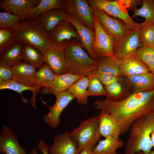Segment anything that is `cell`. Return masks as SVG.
I'll return each instance as SVG.
<instances>
[{"label": "cell", "mask_w": 154, "mask_h": 154, "mask_svg": "<svg viewBox=\"0 0 154 154\" xmlns=\"http://www.w3.org/2000/svg\"><path fill=\"white\" fill-rule=\"evenodd\" d=\"M93 106L113 115L120 125L121 134H123L129 130L135 120L154 112V90L133 93L119 102L107 98L97 100L94 103Z\"/></svg>", "instance_id": "obj_1"}, {"label": "cell", "mask_w": 154, "mask_h": 154, "mask_svg": "<svg viewBox=\"0 0 154 154\" xmlns=\"http://www.w3.org/2000/svg\"><path fill=\"white\" fill-rule=\"evenodd\" d=\"M130 129L125 145V154H136L140 151L145 154L150 153L152 148L150 137L154 130V112L135 120Z\"/></svg>", "instance_id": "obj_2"}, {"label": "cell", "mask_w": 154, "mask_h": 154, "mask_svg": "<svg viewBox=\"0 0 154 154\" xmlns=\"http://www.w3.org/2000/svg\"><path fill=\"white\" fill-rule=\"evenodd\" d=\"M13 29L19 42L35 47L43 54L53 43L49 33L37 20H21Z\"/></svg>", "instance_id": "obj_3"}, {"label": "cell", "mask_w": 154, "mask_h": 154, "mask_svg": "<svg viewBox=\"0 0 154 154\" xmlns=\"http://www.w3.org/2000/svg\"><path fill=\"white\" fill-rule=\"evenodd\" d=\"M64 53L68 64L67 73L87 76L97 68L99 60L89 56L83 49L81 42L76 39L66 41Z\"/></svg>", "instance_id": "obj_4"}, {"label": "cell", "mask_w": 154, "mask_h": 154, "mask_svg": "<svg viewBox=\"0 0 154 154\" xmlns=\"http://www.w3.org/2000/svg\"><path fill=\"white\" fill-rule=\"evenodd\" d=\"M98 116L82 121L80 125L70 132L71 138L75 141L80 152L84 149L93 151L100 141Z\"/></svg>", "instance_id": "obj_5"}, {"label": "cell", "mask_w": 154, "mask_h": 154, "mask_svg": "<svg viewBox=\"0 0 154 154\" xmlns=\"http://www.w3.org/2000/svg\"><path fill=\"white\" fill-rule=\"evenodd\" d=\"M92 9L103 30L114 39V44L122 42L130 32L129 27L122 20L110 17L101 9Z\"/></svg>", "instance_id": "obj_6"}, {"label": "cell", "mask_w": 154, "mask_h": 154, "mask_svg": "<svg viewBox=\"0 0 154 154\" xmlns=\"http://www.w3.org/2000/svg\"><path fill=\"white\" fill-rule=\"evenodd\" d=\"M92 8H98L108 15L117 18L125 22L131 31L139 28V23L135 22L130 16L128 11L120 5L119 1L108 0H88Z\"/></svg>", "instance_id": "obj_7"}, {"label": "cell", "mask_w": 154, "mask_h": 154, "mask_svg": "<svg viewBox=\"0 0 154 154\" xmlns=\"http://www.w3.org/2000/svg\"><path fill=\"white\" fill-rule=\"evenodd\" d=\"M76 18L82 25L95 31L94 13L86 0H66L62 8Z\"/></svg>", "instance_id": "obj_8"}, {"label": "cell", "mask_w": 154, "mask_h": 154, "mask_svg": "<svg viewBox=\"0 0 154 154\" xmlns=\"http://www.w3.org/2000/svg\"><path fill=\"white\" fill-rule=\"evenodd\" d=\"M66 41L53 43L43 54L45 64H48L56 75L68 72V64L64 53Z\"/></svg>", "instance_id": "obj_9"}, {"label": "cell", "mask_w": 154, "mask_h": 154, "mask_svg": "<svg viewBox=\"0 0 154 154\" xmlns=\"http://www.w3.org/2000/svg\"><path fill=\"white\" fill-rule=\"evenodd\" d=\"M94 19L95 36L91 47L93 53L99 59L106 57L115 58L113 51L114 39L104 31L94 14Z\"/></svg>", "instance_id": "obj_10"}, {"label": "cell", "mask_w": 154, "mask_h": 154, "mask_svg": "<svg viewBox=\"0 0 154 154\" xmlns=\"http://www.w3.org/2000/svg\"><path fill=\"white\" fill-rule=\"evenodd\" d=\"M54 95L56 98V102L52 106L48 107L49 112L43 116V119L49 126L55 129L60 123V116L62 112L75 98L67 90Z\"/></svg>", "instance_id": "obj_11"}, {"label": "cell", "mask_w": 154, "mask_h": 154, "mask_svg": "<svg viewBox=\"0 0 154 154\" xmlns=\"http://www.w3.org/2000/svg\"><path fill=\"white\" fill-rule=\"evenodd\" d=\"M139 28L131 31L122 42L114 44L113 51L116 57L122 60L134 55L138 48L143 46L140 39Z\"/></svg>", "instance_id": "obj_12"}, {"label": "cell", "mask_w": 154, "mask_h": 154, "mask_svg": "<svg viewBox=\"0 0 154 154\" xmlns=\"http://www.w3.org/2000/svg\"><path fill=\"white\" fill-rule=\"evenodd\" d=\"M13 129L3 125L0 131V152L5 154H28L20 145Z\"/></svg>", "instance_id": "obj_13"}, {"label": "cell", "mask_w": 154, "mask_h": 154, "mask_svg": "<svg viewBox=\"0 0 154 154\" xmlns=\"http://www.w3.org/2000/svg\"><path fill=\"white\" fill-rule=\"evenodd\" d=\"M38 0H3L0 7L7 13L18 17L21 20L28 19L31 10L38 5Z\"/></svg>", "instance_id": "obj_14"}, {"label": "cell", "mask_w": 154, "mask_h": 154, "mask_svg": "<svg viewBox=\"0 0 154 154\" xmlns=\"http://www.w3.org/2000/svg\"><path fill=\"white\" fill-rule=\"evenodd\" d=\"M106 93V98L114 102L123 100L133 94L132 87L127 78L119 76L114 82L104 86Z\"/></svg>", "instance_id": "obj_15"}, {"label": "cell", "mask_w": 154, "mask_h": 154, "mask_svg": "<svg viewBox=\"0 0 154 154\" xmlns=\"http://www.w3.org/2000/svg\"><path fill=\"white\" fill-rule=\"evenodd\" d=\"M98 116L99 119V131L101 136L105 139L111 137L120 139L121 128L114 117L102 110L100 111Z\"/></svg>", "instance_id": "obj_16"}, {"label": "cell", "mask_w": 154, "mask_h": 154, "mask_svg": "<svg viewBox=\"0 0 154 154\" xmlns=\"http://www.w3.org/2000/svg\"><path fill=\"white\" fill-rule=\"evenodd\" d=\"M76 142L71 138L70 132L65 131L58 134L49 148V154H78Z\"/></svg>", "instance_id": "obj_17"}, {"label": "cell", "mask_w": 154, "mask_h": 154, "mask_svg": "<svg viewBox=\"0 0 154 154\" xmlns=\"http://www.w3.org/2000/svg\"><path fill=\"white\" fill-rule=\"evenodd\" d=\"M67 21L70 22L78 32L81 40V46L88 53L89 56L96 60L100 59L93 53L92 46L94 41L95 33L90 28L81 24L73 15L67 13Z\"/></svg>", "instance_id": "obj_18"}, {"label": "cell", "mask_w": 154, "mask_h": 154, "mask_svg": "<svg viewBox=\"0 0 154 154\" xmlns=\"http://www.w3.org/2000/svg\"><path fill=\"white\" fill-rule=\"evenodd\" d=\"M49 34L53 43H60L73 39H76L81 42L75 28L67 20L62 21Z\"/></svg>", "instance_id": "obj_19"}, {"label": "cell", "mask_w": 154, "mask_h": 154, "mask_svg": "<svg viewBox=\"0 0 154 154\" xmlns=\"http://www.w3.org/2000/svg\"><path fill=\"white\" fill-rule=\"evenodd\" d=\"M12 79L27 86H35L36 68L25 62H21L12 67Z\"/></svg>", "instance_id": "obj_20"}, {"label": "cell", "mask_w": 154, "mask_h": 154, "mask_svg": "<svg viewBox=\"0 0 154 154\" xmlns=\"http://www.w3.org/2000/svg\"><path fill=\"white\" fill-rule=\"evenodd\" d=\"M121 60L119 67L120 76L127 77L150 72L148 67L134 55Z\"/></svg>", "instance_id": "obj_21"}, {"label": "cell", "mask_w": 154, "mask_h": 154, "mask_svg": "<svg viewBox=\"0 0 154 154\" xmlns=\"http://www.w3.org/2000/svg\"><path fill=\"white\" fill-rule=\"evenodd\" d=\"M83 76L69 73L56 75L52 83L48 88H43L41 92L44 94H53L67 90L70 87L80 78Z\"/></svg>", "instance_id": "obj_22"}, {"label": "cell", "mask_w": 154, "mask_h": 154, "mask_svg": "<svg viewBox=\"0 0 154 154\" xmlns=\"http://www.w3.org/2000/svg\"><path fill=\"white\" fill-rule=\"evenodd\" d=\"M67 13L63 9H55L42 13L37 20L49 33L62 21L67 20Z\"/></svg>", "instance_id": "obj_23"}, {"label": "cell", "mask_w": 154, "mask_h": 154, "mask_svg": "<svg viewBox=\"0 0 154 154\" xmlns=\"http://www.w3.org/2000/svg\"><path fill=\"white\" fill-rule=\"evenodd\" d=\"M126 77L132 87L133 94L154 90V74L150 72Z\"/></svg>", "instance_id": "obj_24"}, {"label": "cell", "mask_w": 154, "mask_h": 154, "mask_svg": "<svg viewBox=\"0 0 154 154\" xmlns=\"http://www.w3.org/2000/svg\"><path fill=\"white\" fill-rule=\"evenodd\" d=\"M5 89H10L18 92L21 96L22 101L24 103H27L29 100L23 98L22 94V92L26 90L32 91L33 95L30 101L32 106L35 109L37 108L36 97L37 94L39 93L40 90L38 89L35 86H27L11 79L0 81V90Z\"/></svg>", "instance_id": "obj_25"}, {"label": "cell", "mask_w": 154, "mask_h": 154, "mask_svg": "<svg viewBox=\"0 0 154 154\" xmlns=\"http://www.w3.org/2000/svg\"><path fill=\"white\" fill-rule=\"evenodd\" d=\"M22 59L24 62L39 69L44 65L43 54L36 48L28 44H24Z\"/></svg>", "instance_id": "obj_26"}, {"label": "cell", "mask_w": 154, "mask_h": 154, "mask_svg": "<svg viewBox=\"0 0 154 154\" xmlns=\"http://www.w3.org/2000/svg\"><path fill=\"white\" fill-rule=\"evenodd\" d=\"M142 7L134 11L132 18L141 16L145 18L144 21L139 23V28L143 29L154 24V0H143Z\"/></svg>", "instance_id": "obj_27"}, {"label": "cell", "mask_w": 154, "mask_h": 154, "mask_svg": "<svg viewBox=\"0 0 154 154\" xmlns=\"http://www.w3.org/2000/svg\"><path fill=\"white\" fill-rule=\"evenodd\" d=\"M23 45L19 42L15 44L0 55V60L12 67L21 62Z\"/></svg>", "instance_id": "obj_28"}, {"label": "cell", "mask_w": 154, "mask_h": 154, "mask_svg": "<svg viewBox=\"0 0 154 154\" xmlns=\"http://www.w3.org/2000/svg\"><path fill=\"white\" fill-rule=\"evenodd\" d=\"M89 80L87 76L82 77L72 85L68 91L72 94L79 104H86L88 96L87 88Z\"/></svg>", "instance_id": "obj_29"}, {"label": "cell", "mask_w": 154, "mask_h": 154, "mask_svg": "<svg viewBox=\"0 0 154 154\" xmlns=\"http://www.w3.org/2000/svg\"><path fill=\"white\" fill-rule=\"evenodd\" d=\"M124 145V141L109 137L99 141L93 152L94 154H118L117 149Z\"/></svg>", "instance_id": "obj_30"}, {"label": "cell", "mask_w": 154, "mask_h": 154, "mask_svg": "<svg viewBox=\"0 0 154 154\" xmlns=\"http://www.w3.org/2000/svg\"><path fill=\"white\" fill-rule=\"evenodd\" d=\"M122 60L115 57H106L100 58L96 70L102 73L112 74L120 76L119 67Z\"/></svg>", "instance_id": "obj_31"}, {"label": "cell", "mask_w": 154, "mask_h": 154, "mask_svg": "<svg viewBox=\"0 0 154 154\" xmlns=\"http://www.w3.org/2000/svg\"><path fill=\"white\" fill-rule=\"evenodd\" d=\"M65 0H40L39 4L30 11L28 19H35L41 14L51 9H62Z\"/></svg>", "instance_id": "obj_32"}, {"label": "cell", "mask_w": 154, "mask_h": 154, "mask_svg": "<svg viewBox=\"0 0 154 154\" xmlns=\"http://www.w3.org/2000/svg\"><path fill=\"white\" fill-rule=\"evenodd\" d=\"M56 75L48 65L45 64L36 72L35 86L39 90L42 87H49L53 82Z\"/></svg>", "instance_id": "obj_33"}, {"label": "cell", "mask_w": 154, "mask_h": 154, "mask_svg": "<svg viewBox=\"0 0 154 154\" xmlns=\"http://www.w3.org/2000/svg\"><path fill=\"white\" fill-rule=\"evenodd\" d=\"M13 29H0V55L9 48L19 42Z\"/></svg>", "instance_id": "obj_34"}, {"label": "cell", "mask_w": 154, "mask_h": 154, "mask_svg": "<svg viewBox=\"0 0 154 154\" xmlns=\"http://www.w3.org/2000/svg\"><path fill=\"white\" fill-rule=\"evenodd\" d=\"M134 55L143 61L154 74V46H143L138 48Z\"/></svg>", "instance_id": "obj_35"}, {"label": "cell", "mask_w": 154, "mask_h": 154, "mask_svg": "<svg viewBox=\"0 0 154 154\" xmlns=\"http://www.w3.org/2000/svg\"><path fill=\"white\" fill-rule=\"evenodd\" d=\"M89 80L87 94L88 96H99L106 95L104 86L93 72L87 76Z\"/></svg>", "instance_id": "obj_36"}, {"label": "cell", "mask_w": 154, "mask_h": 154, "mask_svg": "<svg viewBox=\"0 0 154 154\" xmlns=\"http://www.w3.org/2000/svg\"><path fill=\"white\" fill-rule=\"evenodd\" d=\"M21 20L17 16L5 11L0 12V27L4 29H14Z\"/></svg>", "instance_id": "obj_37"}, {"label": "cell", "mask_w": 154, "mask_h": 154, "mask_svg": "<svg viewBox=\"0 0 154 154\" xmlns=\"http://www.w3.org/2000/svg\"><path fill=\"white\" fill-rule=\"evenodd\" d=\"M154 24L143 29L139 28L140 39L143 46H150L153 45L154 42Z\"/></svg>", "instance_id": "obj_38"}, {"label": "cell", "mask_w": 154, "mask_h": 154, "mask_svg": "<svg viewBox=\"0 0 154 154\" xmlns=\"http://www.w3.org/2000/svg\"><path fill=\"white\" fill-rule=\"evenodd\" d=\"M93 72L104 86L117 81L119 76L110 74L101 73L96 70Z\"/></svg>", "instance_id": "obj_39"}, {"label": "cell", "mask_w": 154, "mask_h": 154, "mask_svg": "<svg viewBox=\"0 0 154 154\" xmlns=\"http://www.w3.org/2000/svg\"><path fill=\"white\" fill-rule=\"evenodd\" d=\"M12 67L0 60V81L12 79Z\"/></svg>", "instance_id": "obj_40"}, {"label": "cell", "mask_w": 154, "mask_h": 154, "mask_svg": "<svg viewBox=\"0 0 154 154\" xmlns=\"http://www.w3.org/2000/svg\"><path fill=\"white\" fill-rule=\"evenodd\" d=\"M49 147L48 145L43 140H40L38 143L37 149L33 147L30 152V154H49L48 149Z\"/></svg>", "instance_id": "obj_41"}, {"label": "cell", "mask_w": 154, "mask_h": 154, "mask_svg": "<svg viewBox=\"0 0 154 154\" xmlns=\"http://www.w3.org/2000/svg\"><path fill=\"white\" fill-rule=\"evenodd\" d=\"M143 0H128V7L129 10L134 11L139 5L143 4Z\"/></svg>", "instance_id": "obj_42"}, {"label": "cell", "mask_w": 154, "mask_h": 154, "mask_svg": "<svg viewBox=\"0 0 154 154\" xmlns=\"http://www.w3.org/2000/svg\"><path fill=\"white\" fill-rule=\"evenodd\" d=\"M78 154H94L93 151L87 149H84Z\"/></svg>", "instance_id": "obj_43"}, {"label": "cell", "mask_w": 154, "mask_h": 154, "mask_svg": "<svg viewBox=\"0 0 154 154\" xmlns=\"http://www.w3.org/2000/svg\"><path fill=\"white\" fill-rule=\"evenodd\" d=\"M150 141L152 147H154V130L151 134Z\"/></svg>", "instance_id": "obj_44"}, {"label": "cell", "mask_w": 154, "mask_h": 154, "mask_svg": "<svg viewBox=\"0 0 154 154\" xmlns=\"http://www.w3.org/2000/svg\"><path fill=\"white\" fill-rule=\"evenodd\" d=\"M137 154H145L142 151H140ZM148 154H154V150H151L150 153Z\"/></svg>", "instance_id": "obj_45"}, {"label": "cell", "mask_w": 154, "mask_h": 154, "mask_svg": "<svg viewBox=\"0 0 154 154\" xmlns=\"http://www.w3.org/2000/svg\"><path fill=\"white\" fill-rule=\"evenodd\" d=\"M153 32H154V24ZM153 46H154V43H153Z\"/></svg>", "instance_id": "obj_46"}, {"label": "cell", "mask_w": 154, "mask_h": 154, "mask_svg": "<svg viewBox=\"0 0 154 154\" xmlns=\"http://www.w3.org/2000/svg\"></svg>", "instance_id": "obj_47"}]
</instances>
